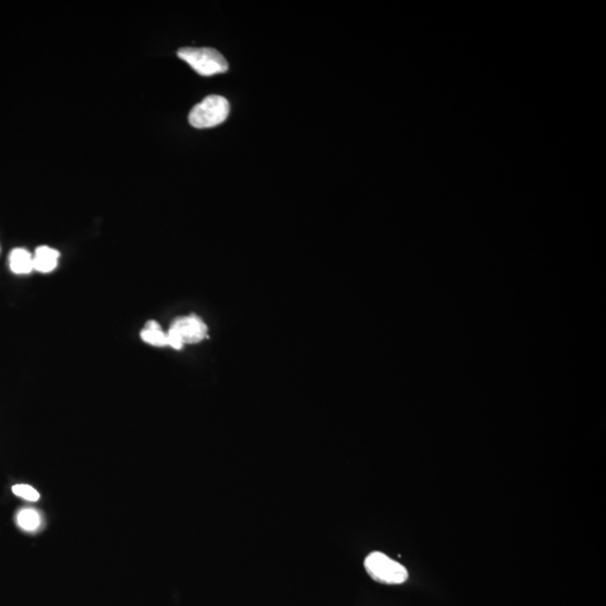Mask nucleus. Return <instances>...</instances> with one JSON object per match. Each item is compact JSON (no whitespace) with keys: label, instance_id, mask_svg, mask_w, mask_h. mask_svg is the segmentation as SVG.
Listing matches in <instances>:
<instances>
[{"label":"nucleus","instance_id":"nucleus-1","mask_svg":"<svg viewBox=\"0 0 606 606\" xmlns=\"http://www.w3.org/2000/svg\"><path fill=\"white\" fill-rule=\"evenodd\" d=\"M177 57L189 64L202 77L219 75L229 70V63L215 48H182Z\"/></svg>","mask_w":606,"mask_h":606},{"label":"nucleus","instance_id":"nucleus-2","mask_svg":"<svg viewBox=\"0 0 606 606\" xmlns=\"http://www.w3.org/2000/svg\"><path fill=\"white\" fill-rule=\"evenodd\" d=\"M230 105L226 98L211 95L192 108L189 122L195 128H210L223 124L228 120Z\"/></svg>","mask_w":606,"mask_h":606},{"label":"nucleus","instance_id":"nucleus-3","mask_svg":"<svg viewBox=\"0 0 606 606\" xmlns=\"http://www.w3.org/2000/svg\"><path fill=\"white\" fill-rule=\"evenodd\" d=\"M364 566L371 579L378 583L399 585L403 584L409 578L408 570L403 565L379 551L369 554Z\"/></svg>","mask_w":606,"mask_h":606},{"label":"nucleus","instance_id":"nucleus-4","mask_svg":"<svg viewBox=\"0 0 606 606\" xmlns=\"http://www.w3.org/2000/svg\"><path fill=\"white\" fill-rule=\"evenodd\" d=\"M207 333L208 328L196 314L176 318L166 333L167 346L181 349L186 344L200 343L207 337Z\"/></svg>","mask_w":606,"mask_h":606},{"label":"nucleus","instance_id":"nucleus-5","mask_svg":"<svg viewBox=\"0 0 606 606\" xmlns=\"http://www.w3.org/2000/svg\"><path fill=\"white\" fill-rule=\"evenodd\" d=\"M60 253L48 246H39L33 256L34 270L41 273H51L57 269Z\"/></svg>","mask_w":606,"mask_h":606},{"label":"nucleus","instance_id":"nucleus-6","mask_svg":"<svg viewBox=\"0 0 606 606\" xmlns=\"http://www.w3.org/2000/svg\"><path fill=\"white\" fill-rule=\"evenodd\" d=\"M9 268L15 274H29L34 271L33 255L26 249H15L9 254Z\"/></svg>","mask_w":606,"mask_h":606},{"label":"nucleus","instance_id":"nucleus-7","mask_svg":"<svg viewBox=\"0 0 606 606\" xmlns=\"http://www.w3.org/2000/svg\"><path fill=\"white\" fill-rule=\"evenodd\" d=\"M143 341L156 347L167 346V335L162 330L159 324L150 320L141 332Z\"/></svg>","mask_w":606,"mask_h":606},{"label":"nucleus","instance_id":"nucleus-8","mask_svg":"<svg viewBox=\"0 0 606 606\" xmlns=\"http://www.w3.org/2000/svg\"><path fill=\"white\" fill-rule=\"evenodd\" d=\"M16 522L19 528L22 530L27 532H36L41 528L42 516L37 510L23 509L18 512Z\"/></svg>","mask_w":606,"mask_h":606},{"label":"nucleus","instance_id":"nucleus-9","mask_svg":"<svg viewBox=\"0 0 606 606\" xmlns=\"http://www.w3.org/2000/svg\"><path fill=\"white\" fill-rule=\"evenodd\" d=\"M13 493L15 495L22 497V499L27 501L37 502L39 500V493L31 485H15L13 486Z\"/></svg>","mask_w":606,"mask_h":606}]
</instances>
